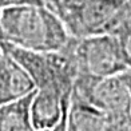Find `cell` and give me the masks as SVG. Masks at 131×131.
<instances>
[{
    "mask_svg": "<svg viewBox=\"0 0 131 131\" xmlns=\"http://www.w3.org/2000/svg\"><path fill=\"white\" fill-rule=\"evenodd\" d=\"M3 62H4V51L0 47V75H2V70H3Z\"/></svg>",
    "mask_w": 131,
    "mask_h": 131,
    "instance_id": "obj_13",
    "label": "cell"
},
{
    "mask_svg": "<svg viewBox=\"0 0 131 131\" xmlns=\"http://www.w3.org/2000/svg\"><path fill=\"white\" fill-rule=\"evenodd\" d=\"M71 92L60 88H36L29 102V121L35 131H52L66 122Z\"/></svg>",
    "mask_w": 131,
    "mask_h": 131,
    "instance_id": "obj_5",
    "label": "cell"
},
{
    "mask_svg": "<svg viewBox=\"0 0 131 131\" xmlns=\"http://www.w3.org/2000/svg\"><path fill=\"white\" fill-rule=\"evenodd\" d=\"M118 38L119 41H121V47H122L124 59H126V63L128 67H131V26L124 32H122Z\"/></svg>",
    "mask_w": 131,
    "mask_h": 131,
    "instance_id": "obj_10",
    "label": "cell"
},
{
    "mask_svg": "<svg viewBox=\"0 0 131 131\" xmlns=\"http://www.w3.org/2000/svg\"><path fill=\"white\" fill-rule=\"evenodd\" d=\"M131 115V114H130ZM71 94L66 118L67 131H115L118 118Z\"/></svg>",
    "mask_w": 131,
    "mask_h": 131,
    "instance_id": "obj_6",
    "label": "cell"
},
{
    "mask_svg": "<svg viewBox=\"0 0 131 131\" xmlns=\"http://www.w3.org/2000/svg\"><path fill=\"white\" fill-rule=\"evenodd\" d=\"M74 36L46 4H23L0 11V41L35 52H58Z\"/></svg>",
    "mask_w": 131,
    "mask_h": 131,
    "instance_id": "obj_1",
    "label": "cell"
},
{
    "mask_svg": "<svg viewBox=\"0 0 131 131\" xmlns=\"http://www.w3.org/2000/svg\"><path fill=\"white\" fill-rule=\"evenodd\" d=\"M74 38L119 36L131 26V0H90L60 16Z\"/></svg>",
    "mask_w": 131,
    "mask_h": 131,
    "instance_id": "obj_2",
    "label": "cell"
},
{
    "mask_svg": "<svg viewBox=\"0 0 131 131\" xmlns=\"http://www.w3.org/2000/svg\"><path fill=\"white\" fill-rule=\"evenodd\" d=\"M23 4H44V0H0V11L8 7Z\"/></svg>",
    "mask_w": 131,
    "mask_h": 131,
    "instance_id": "obj_11",
    "label": "cell"
},
{
    "mask_svg": "<svg viewBox=\"0 0 131 131\" xmlns=\"http://www.w3.org/2000/svg\"><path fill=\"white\" fill-rule=\"evenodd\" d=\"M71 94L103 110L107 114H131V92L118 74L103 78L78 75Z\"/></svg>",
    "mask_w": 131,
    "mask_h": 131,
    "instance_id": "obj_4",
    "label": "cell"
},
{
    "mask_svg": "<svg viewBox=\"0 0 131 131\" xmlns=\"http://www.w3.org/2000/svg\"><path fill=\"white\" fill-rule=\"evenodd\" d=\"M118 75H119V78L122 79V82L126 84V87L128 88V91L131 92V67L127 66V67L124 68L123 71H121Z\"/></svg>",
    "mask_w": 131,
    "mask_h": 131,
    "instance_id": "obj_12",
    "label": "cell"
},
{
    "mask_svg": "<svg viewBox=\"0 0 131 131\" xmlns=\"http://www.w3.org/2000/svg\"><path fill=\"white\" fill-rule=\"evenodd\" d=\"M32 94L0 106V131H35L29 121Z\"/></svg>",
    "mask_w": 131,
    "mask_h": 131,
    "instance_id": "obj_8",
    "label": "cell"
},
{
    "mask_svg": "<svg viewBox=\"0 0 131 131\" xmlns=\"http://www.w3.org/2000/svg\"><path fill=\"white\" fill-rule=\"evenodd\" d=\"M35 90V83L26 68L4 51L3 70L0 75V106L19 100L32 94Z\"/></svg>",
    "mask_w": 131,
    "mask_h": 131,
    "instance_id": "obj_7",
    "label": "cell"
},
{
    "mask_svg": "<svg viewBox=\"0 0 131 131\" xmlns=\"http://www.w3.org/2000/svg\"><path fill=\"white\" fill-rule=\"evenodd\" d=\"M71 51L78 75L90 78L116 75L127 67L121 41L115 35L102 34L84 38H74Z\"/></svg>",
    "mask_w": 131,
    "mask_h": 131,
    "instance_id": "obj_3",
    "label": "cell"
},
{
    "mask_svg": "<svg viewBox=\"0 0 131 131\" xmlns=\"http://www.w3.org/2000/svg\"><path fill=\"white\" fill-rule=\"evenodd\" d=\"M87 2H90V0H44V4L48 5L52 11H55L59 15V17H60L66 12L78 8L79 5L84 4Z\"/></svg>",
    "mask_w": 131,
    "mask_h": 131,
    "instance_id": "obj_9",
    "label": "cell"
}]
</instances>
